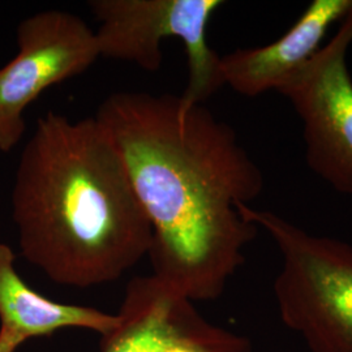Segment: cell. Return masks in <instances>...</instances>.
I'll list each match as a JSON object with an SVG mask.
<instances>
[{"mask_svg":"<svg viewBox=\"0 0 352 352\" xmlns=\"http://www.w3.org/2000/svg\"><path fill=\"white\" fill-rule=\"evenodd\" d=\"M222 0H93L100 21L96 37L104 58L138 64L155 72L162 64L161 42L177 38L188 59L187 103L204 104L223 87L221 56L208 43V25Z\"/></svg>","mask_w":352,"mask_h":352,"instance_id":"obj_4","label":"cell"},{"mask_svg":"<svg viewBox=\"0 0 352 352\" xmlns=\"http://www.w3.org/2000/svg\"><path fill=\"white\" fill-rule=\"evenodd\" d=\"M14 263L12 248L0 243V329L28 342L69 327L104 337L118 327V315L93 307L54 302L41 295L19 274Z\"/></svg>","mask_w":352,"mask_h":352,"instance_id":"obj_9","label":"cell"},{"mask_svg":"<svg viewBox=\"0 0 352 352\" xmlns=\"http://www.w3.org/2000/svg\"><path fill=\"white\" fill-rule=\"evenodd\" d=\"M12 218L26 261L75 289L123 277L153 239L126 166L94 116L38 119L16 170Z\"/></svg>","mask_w":352,"mask_h":352,"instance_id":"obj_2","label":"cell"},{"mask_svg":"<svg viewBox=\"0 0 352 352\" xmlns=\"http://www.w3.org/2000/svg\"><path fill=\"white\" fill-rule=\"evenodd\" d=\"M94 118L151 223L153 276L190 302L217 300L258 231L239 205L261 195L260 167L231 126L177 96L118 91Z\"/></svg>","mask_w":352,"mask_h":352,"instance_id":"obj_1","label":"cell"},{"mask_svg":"<svg viewBox=\"0 0 352 352\" xmlns=\"http://www.w3.org/2000/svg\"><path fill=\"white\" fill-rule=\"evenodd\" d=\"M239 212L282 254L274 282L282 322L311 352H352V245L307 232L270 210L241 204Z\"/></svg>","mask_w":352,"mask_h":352,"instance_id":"obj_3","label":"cell"},{"mask_svg":"<svg viewBox=\"0 0 352 352\" xmlns=\"http://www.w3.org/2000/svg\"><path fill=\"white\" fill-rule=\"evenodd\" d=\"M352 8L338 30L278 90L302 119L305 160L330 187L352 195Z\"/></svg>","mask_w":352,"mask_h":352,"instance_id":"obj_5","label":"cell"},{"mask_svg":"<svg viewBox=\"0 0 352 352\" xmlns=\"http://www.w3.org/2000/svg\"><path fill=\"white\" fill-rule=\"evenodd\" d=\"M25 342L8 330L0 329V352H16Z\"/></svg>","mask_w":352,"mask_h":352,"instance_id":"obj_10","label":"cell"},{"mask_svg":"<svg viewBox=\"0 0 352 352\" xmlns=\"http://www.w3.org/2000/svg\"><path fill=\"white\" fill-rule=\"evenodd\" d=\"M101 337V352H254L251 340L204 318L190 302L155 276L132 278Z\"/></svg>","mask_w":352,"mask_h":352,"instance_id":"obj_7","label":"cell"},{"mask_svg":"<svg viewBox=\"0 0 352 352\" xmlns=\"http://www.w3.org/2000/svg\"><path fill=\"white\" fill-rule=\"evenodd\" d=\"M19 52L0 68V151L25 133L28 106L47 89L81 75L101 58L96 32L74 13L43 11L17 26Z\"/></svg>","mask_w":352,"mask_h":352,"instance_id":"obj_6","label":"cell"},{"mask_svg":"<svg viewBox=\"0 0 352 352\" xmlns=\"http://www.w3.org/2000/svg\"><path fill=\"white\" fill-rule=\"evenodd\" d=\"M351 8L352 0H314L277 41L221 56L223 85L251 98L272 90L278 91L321 49L329 28Z\"/></svg>","mask_w":352,"mask_h":352,"instance_id":"obj_8","label":"cell"}]
</instances>
